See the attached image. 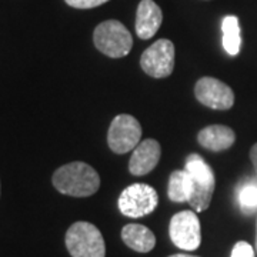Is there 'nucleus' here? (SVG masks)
<instances>
[{
  "instance_id": "20e7f679",
  "label": "nucleus",
  "mask_w": 257,
  "mask_h": 257,
  "mask_svg": "<svg viewBox=\"0 0 257 257\" xmlns=\"http://www.w3.org/2000/svg\"><path fill=\"white\" fill-rule=\"evenodd\" d=\"M93 42L103 55L120 59L130 53L133 47V37L126 26L119 20L101 22L93 33Z\"/></svg>"
},
{
  "instance_id": "f3484780",
  "label": "nucleus",
  "mask_w": 257,
  "mask_h": 257,
  "mask_svg": "<svg viewBox=\"0 0 257 257\" xmlns=\"http://www.w3.org/2000/svg\"><path fill=\"white\" fill-rule=\"evenodd\" d=\"M64 2L74 9H93L100 5H104L109 0H64Z\"/></svg>"
},
{
  "instance_id": "dca6fc26",
  "label": "nucleus",
  "mask_w": 257,
  "mask_h": 257,
  "mask_svg": "<svg viewBox=\"0 0 257 257\" xmlns=\"http://www.w3.org/2000/svg\"><path fill=\"white\" fill-rule=\"evenodd\" d=\"M240 207L246 213L257 210V184L246 183L239 190Z\"/></svg>"
},
{
  "instance_id": "f257e3e1",
  "label": "nucleus",
  "mask_w": 257,
  "mask_h": 257,
  "mask_svg": "<svg viewBox=\"0 0 257 257\" xmlns=\"http://www.w3.org/2000/svg\"><path fill=\"white\" fill-rule=\"evenodd\" d=\"M57 192L73 197L93 196L100 187V176L92 166L83 162H73L62 166L52 177Z\"/></svg>"
},
{
  "instance_id": "6e6552de",
  "label": "nucleus",
  "mask_w": 257,
  "mask_h": 257,
  "mask_svg": "<svg viewBox=\"0 0 257 257\" xmlns=\"http://www.w3.org/2000/svg\"><path fill=\"white\" fill-rule=\"evenodd\" d=\"M170 239L179 248L192 251L202 243L200 220L196 211L183 210L176 213L170 220Z\"/></svg>"
},
{
  "instance_id": "7ed1b4c3",
  "label": "nucleus",
  "mask_w": 257,
  "mask_h": 257,
  "mask_svg": "<svg viewBox=\"0 0 257 257\" xmlns=\"http://www.w3.org/2000/svg\"><path fill=\"white\" fill-rule=\"evenodd\" d=\"M66 247L72 257H104L106 244L100 230L92 223L76 221L66 233Z\"/></svg>"
},
{
  "instance_id": "423d86ee",
  "label": "nucleus",
  "mask_w": 257,
  "mask_h": 257,
  "mask_svg": "<svg viewBox=\"0 0 257 257\" xmlns=\"http://www.w3.org/2000/svg\"><path fill=\"white\" fill-rule=\"evenodd\" d=\"M143 72L155 79H163L173 73L175 69V45L169 39H159L147 47L140 57Z\"/></svg>"
},
{
  "instance_id": "39448f33",
  "label": "nucleus",
  "mask_w": 257,
  "mask_h": 257,
  "mask_svg": "<svg viewBox=\"0 0 257 257\" xmlns=\"http://www.w3.org/2000/svg\"><path fill=\"white\" fill-rule=\"evenodd\" d=\"M159 204L157 192L149 184L135 183L126 187L119 196V210L121 214L139 219L150 214Z\"/></svg>"
},
{
  "instance_id": "1a4fd4ad",
  "label": "nucleus",
  "mask_w": 257,
  "mask_h": 257,
  "mask_svg": "<svg viewBox=\"0 0 257 257\" xmlns=\"http://www.w3.org/2000/svg\"><path fill=\"white\" fill-rule=\"evenodd\" d=\"M196 99L214 110H229L234 104L231 87L216 77H202L194 86Z\"/></svg>"
},
{
  "instance_id": "2eb2a0df",
  "label": "nucleus",
  "mask_w": 257,
  "mask_h": 257,
  "mask_svg": "<svg viewBox=\"0 0 257 257\" xmlns=\"http://www.w3.org/2000/svg\"><path fill=\"white\" fill-rule=\"evenodd\" d=\"M223 30V47L230 56L239 55L241 46L239 19L236 16H226L221 22Z\"/></svg>"
},
{
  "instance_id": "a211bd4d",
  "label": "nucleus",
  "mask_w": 257,
  "mask_h": 257,
  "mask_svg": "<svg viewBox=\"0 0 257 257\" xmlns=\"http://www.w3.org/2000/svg\"><path fill=\"white\" fill-rule=\"evenodd\" d=\"M230 257H254V250L247 241H237L231 250Z\"/></svg>"
},
{
  "instance_id": "6ab92c4d",
  "label": "nucleus",
  "mask_w": 257,
  "mask_h": 257,
  "mask_svg": "<svg viewBox=\"0 0 257 257\" xmlns=\"http://www.w3.org/2000/svg\"><path fill=\"white\" fill-rule=\"evenodd\" d=\"M250 160L253 163V167H254V172H256L257 176V143L250 149Z\"/></svg>"
},
{
  "instance_id": "4468645a",
  "label": "nucleus",
  "mask_w": 257,
  "mask_h": 257,
  "mask_svg": "<svg viewBox=\"0 0 257 257\" xmlns=\"http://www.w3.org/2000/svg\"><path fill=\"white\" fill-rule=\"evenodd\" d=\"M190 192H192V183L189 173L186 170H175L169 179V187H167L169 199L176 203L189 202Z\"/></svg>"
},
{
  "instance_id": "9b49d317",
  "label": "nucleus",
  "mask_w": 257,
  "mask_h": 257,
  "mask_svg": "<svg viewBox=\"0 0 257 257\" xmlns=\"http://www.w3.org/2000/svg\"><path fill=\"white\" fill-rule=\"evenodd\" d=\"M163 22L162 9L153 0H142L136 13V33L140 39L147 40L157 33Z\"/></svg>"
},
{
  "instance_id": "412c9836",
  "label": "nucleus",
  "mask_w": 257,
  "mask_h": 257,
  "mask_svg": "<svg viewBox=\"0 0 257 257\" xmlns=\"http://www.w3.org/2000/svg\"><path fill=\"white\" fill-rule=\"evenodd\" d=\"M256 246H257V227H256Z\"/></svg>"
},
{
  "instance_id": "0eeeda50",
  "label": "nucleus",
  "mask_w": 257,
  "mask_h": 257,
  "mask_svg": "<svg viewBox=\"0 0 257 257\" xmlns=\"http://www.w3.org/2000/svg\"><path fill=\"white\" fill-rule=\"evenodd\" d=\"M142 139V126L130 114H119L111 120L107 132V143L111 152L123 155L135 150Z\"/></svg>"
},
{
  "instance_id": "9d476101",
  "label": "nucleus",
  "mask_w": 257,
  "mask_h": 257,
  "mask_svg": "<svg viewBox=\"0 0 257 257\" xmlns=\"http://www.w3.org/2000/svg\"><path fill=\"white\" fill-rule=\"evenodd\" d=\"M162 156V149L155 139H146L140 142L128 162V170L135 176L149 175L159 163Z\"/></svg>"
},
{
  "instance_id": "f8f14e48",
  "label": "nucleus",
  "mask_w": 257,
  "mask_h": 257,
  "mask_svg": "<svg viewBox=\"0 0 257 257\" xmlns=\"http://www.w3.org/2000/svg\"><path fill=\"white\" fill-rule=\"evenodd\" d=\"M200 146L210 152H223L234 145L236 135L233 128L223 124H211L202 128L197 135Z\"/></svg>"
},
{
  "instance_id": "ddd939ff",
  "label": "nucleus",
  "mask_w": 257,
  "mask_h": 257,
  "mask_svg": "<svg viewBox=\"0 0 257 257\" xmlns=\"http://www.w3.org/2000/svg\"><path fill=\"white\" fill-rule=\"evenodd\" d=\"M121 239L127 247L139 253H149L156 246L153 231L143 224H126L121 229Z\"/></svg>"
},
{
  "instance_id": "aec40b11",
  "label": "nucleus",
  "mask_w": 257,
  "mask_h": 257,
  "mask_svg": "<svg viewBox=\"0 0 257 257\" xmlns=\"http://www.w3.org/2000/svg\"><path fill=\"white\" fill-rule=\"evenodd\" d=\"M169 257H197V256H190V254H173V256H169Z\"/></svg>"
},
{
  "instance_id": "f03ea898",
  "label": "nucleus",
  "mask_w": 257,
  "mask_h": 257,
  "mask_svg": "<svg viewBox=\"0 0 257 257\" xmlns=\"http://www.w3.org/2000/svg\"><path fill=\"white\" fill-rule=\"evenodd\" d=\"M184 170L190 176L192 183V192L187 203L196 213L209 209L216 187V179L211 167L199 155H190L186 160Z\"/></svg>"
}]
</instances>
